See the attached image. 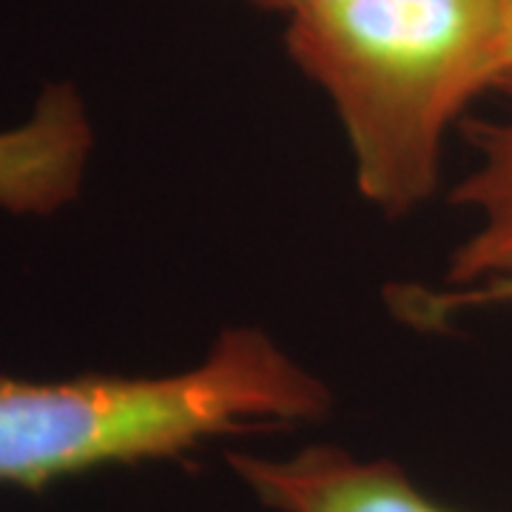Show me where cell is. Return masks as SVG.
<instances>
[{
    "instance_id": "cell-1",
    "label": "cell",
    "mask_w": 512,
    "mask_h": 512,
    "mask_svg": "<svg viewBox=\"0 0 512 512\" xmlns=\"http://www.w3.org/2000/svg\"><path fill=\"white\" fill-rule=\"evenodd\" d=\"M501 37V0H325L285 43L339 114L362 197L404 217L433 197L461 111L501 80Z\"/></svg>"
},
{
    "instance_id": "cell-2",
    "label": "cell",
    "mask_w": 512,
    "mask_h": 512,
    "mask_svg": "<svg viewBox=\"0 0 512 512\" xmlns=\"http://www.w3.org/2000/svg\"><path fill=\"white\" fill-rule=\"evenodd\" d=\"M330 404L328 384L254 328L222 330L200 365L171 376H0V484L43 490L239 430L319 421Z\"/></svg>"
},
{
    "instance_id": "cell-3",
    "label": "cell",
    "mask_w": 512,
    "mask_h": 512,
    "mask_svg": "<svg viewBox=\"0 0 512 512\" xmlns=\"http://www.w3.org/2000/svg\"><path fill=\"white\" fill-rule=\"evenodd\" d=\"M493 92L507 100V111L467 123L473 165L450 200L473 214V228L450 256L447 288L421 296L419 316L430 322L512 302V74Z\"/></svg>"
},
{
    "instance_id": "cell-4",
    "label": "cell",
    "mask_w": 512,
    "mask_h": 512,
    "mask_svg": "<svg viewBox=\"0 0 512 512\" xmlns=\"http://www.w3.org/2000/svg\"><path fill=\"white\" fill-rule=\"evenodd\" d=\"M228 467L274 512H453L421 493L399 464L330 444L285 458L231 453Z\"/></svg>"
},
{
    "instance_id": "cell-5",
    "label": "cell",
    "mask_w": 512,
    "mask_h": 512,
    "mask_svg": "<svg viewBox=\"0 0 512 512\" xmlns=\"http://www.w3.org/2000/svg\"><path fill=\"white\" fill-rule=\"evenodd\" d=\"M92 146V123L74 86H46L23 126L0 131V208L43 217L74 200Z\"/></svg>"
},
{
    "instance_id": "cell-6",
    "label": "cell",
    "mask_w": 512,
    "mask_h": 512,
    "mask_svg": "<svg viewBox=\"0 0 512 512\" xmlns=\"http://www.w3.org/2000/svg\"><path fill=\"white\" fill-rule=\"evenodd\" d=\"M501 6H504V37H501V80H504L507 74H512V0H501Z\"/></svg>"
},
{
    "instance_id": "cell-7",
    "label": "cell",
    "mask_w": 512,
    "mask_h": 512,
    "mask_svg": "<svg viewBox=\"0 0 512 512\" xmlns=\"http://www.w3.org/2000/svg\"><path fill=\"white\" fill-rule=\"evenodd\" d=\"M248 3H254L259 9H268V12H285V15H296V12H305V9H311V6H319V3H325V0H248Z\"/></svg>"
}]
</instances>
